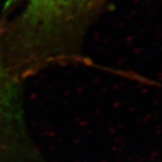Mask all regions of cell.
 I'll list each match as a JSON object with an SVG mask.
<instances>
[{
	"instance_id": "6da1fadb",
	"label": "cell",
	"mask_w": 162,
	"mask_h": 162,
	"mask_svg": "<svg viewBox=\"0 0 162 162\" xmlns=\"http://www.w3.org/2000/svg\"><path fill=\"white\" fill-rule=\"evenodd\" d=\"M108 0H8L12 19L0 20V40L20 78L77 58L84 37Z\"/></svg>"
},
{
	"instance_id": "7a4b0ae2",
	"label": "cell",
	"mask_w": 162,
	"mask_h": 162,
	"mask_svg": "<svg viewBox=\"0 0 162 162\" xmlns=\"http://www.w3.org/2000/svg\"><path fill=\"white\" fill-rule=\"evenodd\" d=\"M21 82L7 63L0 41V160L32 152L34 143L23 117Z\"/></svg>"
}]
</instances>
